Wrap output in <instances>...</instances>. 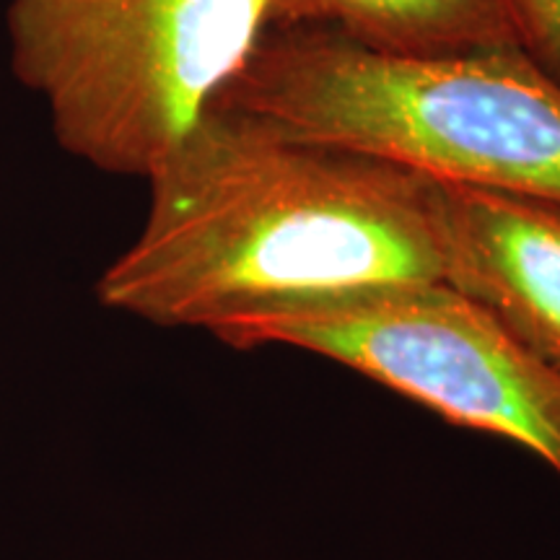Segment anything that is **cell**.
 Listing matches in <instances>:
<instances>
[{"label":"cell","instance_id":"cell-1","mask_svg":"<svg viewBox=\"0 0 560 560\" xmlns=\"http://www.w3.org/2000/svg\"><path fill=\"white\" fill-rule=\"evenodd\" d=\"M149 213L94 291L215 340L247 322L446 283L441 185L215 102L149 179Z\"/></svg>","mask_w":560,"mask_h":560},{"label":"cell","instance_id":"cell-2","mask_svg":"<svg viewBox=\"0 0 560 560\" xmlns=\"http://www.w3.org/2000/svg\"><path fill=\"white\" fill-rule=\"evenodd\" d=\"M219 104L439 185L560 202V83L522 50L408 58L268 26Z\"/></svg>","mask_w":560,"mask_h":560},{"label":"cell","instance_id":"cell-3","mask_svg":"<svg viewBox=\"0 0 560 560\" xmlns=\"http://www.w3.org/2000/svg\"><path fill=\"white\" fill-rule=\"evenodd\" d=\"M265 0H9L11 68L94 170L149 179L240 79Z\"/></svg>","mask_w":560,"mask_h":560},{"label":"cell","instance_id":"cell-4","mask_svg":"<svg viewBox=\"0 0 560 560\" xmlns=\"http://www.w3.org/2000/svg\"><path fill=\"white\" fill-rule=\"evenodd\" d=\"M223 346L322 355L457 429L522 446L560 478V371L450 283L262 317Z\"/></svg>","mask_w":560,"mask_h":560},{"label":"cell","instance_id":"cell-5","mask_svg":"<svg viewBox=\"0 0 560 560\" xmlns=\"http://www.w3.org/2000/svg\"><path fill=\"white\" fill-rule=\"evenodd\" d=\"M446 283L560 371V202L441 185Z\"/></svg>","mask_w":560,"mask_h":560},{"label":"cell","instance_id":"cell-6","mask_svg":"<svg viewBox=\"0 0 560 560\" xmlns=\"http://www.w3.org/2000/svg\"><path fill=\"white\" fill-rule=\"evenodd\" d=\"M270 26H317L387 55L522 50L509 0H265Z\"/></svg>","mask_w":560,"mask_h":560},{"label":"cell","instance_id":"cell-7","mask_svg":"<svg viewBox=\"0 0 560 560\" xmlns=\"http://www.w3.org/2000/svg\"><path fill=\"white\" fill-rule=\"evenodd\" d=\"M520 47L560 83V0H509Z\"/></svg>","mask_w":560,"mask_h":560}]
</instances>
